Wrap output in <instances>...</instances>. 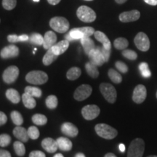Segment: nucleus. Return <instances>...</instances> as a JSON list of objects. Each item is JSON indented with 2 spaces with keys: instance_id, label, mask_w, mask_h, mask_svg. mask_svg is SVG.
I'll use <instances>...</instances> for the list:
<instances>
[{
  "instance_id": "f257e3e1",
  "label": "nucleus",
  "mask_w": 157,
  "mask_h": 157,
  "mask_svg": "<svg viewBox=\"0 0 157 157\" xmlns=\"http://www.w3.org/2000/svg\"><path fill=\"white\" fill-rule=\"evenodd\" d=\"M95 132L98 135L107 140H111L117 136L118 132L113 127L109 126L106 124H98L95 127Z\"/></svg>"
},
{
  "instance_id": "f03ea898",
  "label": "nucleus",
  "mask_w": 157,
  "mask_h": 157,
  "mask_svg": "<svg viewBox=\"0 0 157 157\" xmlns=\"http://www.w3.org/2000/svg\"><path fill=\"white\" fill-rule=\"evenodd\" d=\"M144 150V140L141 138L135 139L129 144L127 157H143Z\"/></svg>"
},
{
  "instance_id": "7ed1b4c3",
  "label": "nucleus",
  "mask_w": 157,
  "mask_h": 157,
  "mask_svg": "<svg viewBox=\"0 0 157 157\" xmlns=\"http://www.w3.org/2000/svg\"><path fill=\"white\" fill-rule=\"evenodd\" d=\"M76 15L78 19L85 23L93 22L96 19V13L95 11L85 5L80 6L78 7L76 11Z\"/></svg>"
},
{
  "instance_id": "20e7f679",
  "label": "nucleus",
  "mask_w": 157,
  "mask_h": 157,
  "mask_svg": "<svg viewBox=\"0 0 157 157\" xmlns=\"http://www.w3.org/2000/svg\"><path fill=\"white\" fill-rule=\"evenodd\" d=\"M25 80L32 84H43L48 80V76L42 71H32L25 76Z\"/></svg>"
},
{
  "instance_id": "39448f33",
  "label": "nucleus",
  "mask_w": 157,
  "mask_h": 157,
  "mask_svg": "<svg viewBox=\"0 0 157 157\" xmlns=\"http://www.w3.org/2000/svg\"><path fill=\"white\" fill-rule=\"evenodd\" d=\"M100 91L106 101L110 103H114L117 101V90L112 84L102 83L100 85Z\"/></svg>"
},
{
  "instance_id": "423d86ee",
  "label": "nucleus",
  "mask_w": 157,
  "mask_h": 157,
  "mask_svg": "<svg viewBox=\"0 0 157 157\" xmlns=\"http://www.w3.org/2000/svg\"><path fill=\"white\" fill-rule=\"evenodd\" d=\"M50 27L58 33H65L69 29V22L63 17H54L50 21Z\"/></svg>"
},
{
  "instance_id": "0eeeda50",
  "label": "nucleus",
  "mask_w": 157,
  "mask_h": 157,
  "mask_svg": "<svg viewBox=\"0 0 157 157\" xmlns=\"http://www.w3.org/2000/svg\"><path fill=\"white\" fill-rule=\"evenodd\" d=\"M134 42L137 48L143 52H146L150 48V40L148 36L143 32L138 33L135 36Z\"/></svg>"
},
{
  "instance_id": "6e6552de",
  "label": "nucleus",
  "mask_w": 157,
  "mask_h": 157,
  "mask_svg": "<svg viewBox=\"0 0 157 157\" xmlns=\"http://www.w3.org/2000/svg\"><path fill=\"white\" fill-rule=\"evenodd\" d=\"M91 86L89 84H82L76 88L74 94V98L78 101H82L89 98L92 93Z\"/></svg>"
},
{
  "instance_id": "1a4fd4ad",
  "label": "nucleus",
  "mask_w": 157,
  "mask_h": 157,
  "mask_svg": "<svg viewBox=\"0 0 157 157\" xmlns=\"http://www.w3.org/2000/svg\"><path fill=\"white\" fill-rule=\"evenodd\" d=\"M101 113V109L96 105H87L82 109V114L86 120H93Z\"/></svg>"
},
{
  "instance_id": "9d476101",
  "label": "nucleus",
  "mask_w": 157,
  "mask_h": 157,
  "mask_svg": "<svg viewBox=\"0 0 157 157\" xmlns=\"http://www.w3.org/2000/svg\"><path fill=\"white\" fill-rule=\"evenodd\" d=\"M19 76V68L15 66H11L7 68L2 74L4 82L7 84H12L16 81Z\"/></svg>"
},
{
  "instance_id": "9b49d317",
  "label": "nucleus",
  "mask_w": 157,
  "mask_h": 157,
  "mask_svg": "<svg viewBox=\"0 0 157 157\" xmlns=\"http://www.w3.org/2000/svg\"><path fill=\"white\" fill-rule=\"evenodd\" d=\"M147 96L146 87L143 84H138L134 89L132 94V101L137 104L142 103Z\"/></svg>"
},
{
  "instance_id": "f8f14e48",
  "label": "nucleus",
  "mask_w": 157,
  "mask_h": 157,
  "mask_svg": "<svg viewBox=\"0 0 157 157\" xmlns=\"http://www.w3.org/2000/svg\"><path fill=\"white\" fill-rule=\"evenodd\" d=\"M88 56H89L90 62L97 66H101L105 62L101 52V47H96L88 54Z\"/></svg>"
},
{
  "instance_id": "ddd939ff",
  "label": "nucleus",
  "mask_w": 157,
  "mask_h": 157,
  "mask_svg": "<svg viewBox=\"0 0 157 157\" xmlns=\"http://www.w3.org/2000/svg\"><path fill=\"white\" fill-rule=\"evenodd\" d=\"M140 13L138 10H134L124 12L119 15V20L122 23H129L136 21L140 18Z\"/></svg>"
},
{
  "instance_id": "4468645a",
  "label": "nucleus",
  "mask_w": 157,
  "mask_h": 157,
  "mask_svg": "<svg viewBox=\"0 0 157 157\" xmlns=\"http://www.w3.org/2000/svg\"><path fill=\"white\" fill-rule=\"evenodd\" d=\"M20 52L19 48H17L15 45L11 44L9 46L5 47L2 50H1V56L2 58L4 59H7V58H15V57L18 56Z\"/></svg>"
},
{
  "instance_id": "2eb2a0df",
  "label": "nucleus",
  "mask_w": 157,
  "mask_h": 157,
  "mask_svg": "<svg viewBox=\"0 0 157 157\" xmlns=\"http://www.w3.org/2000/svg\"><path fill=\"white\" fill-rule=\"evenodd\" d=\"M42 146L47 152L50 153V154H53L58 148L57 140H55L51 137L44 138L42 141Z\"/></svg>"
},
{
  "instance_id": "dca6fc26",
  "label": "nucleus",
  "mask_w": 157,
  "mask_h": 157,
  "mask_svg": "<svg viewBox=\"0 0 157 157\" xmlns=\"http://www.w3.org/2000/svg\"><path fill=\"white\" fill-rule=\"evenodd\" d=\"M57 41V36L56 34L52 31H47L44 36V43H43V48L46 50L53 47L56 44Z\"/></svg>"
},
{
  "instance_id": "f3484780",
  "label": "nucleus",
  "mask_w": 157,
  "mask_h": 157,
  "mask_svg": "<svg viewBox=\"0 0 157 157\" xmlns=\"http://www.w3.org/2000/svg\"><path fill=\"white\" fill-rule=\"evenodd\" d=\"M61 132L68 137H74L78 135V130L75 125L70 122H65L61 126Z\"/></svg>"
},
{
  "instance_id": "a211bd4d",
  "label": "nucleus",
  "mask_w": 157,
  "mask_h": 157,
  "mask_svg": "<svg viewBox=\"0 0 157 157\" xmlns=\"http://www.w3.org/2000/svg\"><path fill=\"white\" fill-rule=\"evenodd\" d=\"M13 135L16 138L23 143H26L30 138L28 134V129H25L24 127L21 126H17L13 129Z\"/></svg>"
},
{
  "instance_id": "6ab92c4d",
  "label": "nucleus",
  "mask_w": 157,
  "mask_h": 157,
  "mask_svg": "<svg viewBox=\"0 0 157 157\" xmlns=\"http://www.w3.org/2000/svg\"><path fill=\"white\" fill-rule=\"evenodd\" d=\"M68 47H69V42L65 39V40L60 41L55 44L53 47H52V49L55 54L57 56H60V55L63 54L68 50Z\"/></svg>"
},
{
  "instance_id": "aec40b11",
  "label": "nucleus",
  "mask_w": 157,
  "mask_h": 157,
  "mask_svg": "<svg viewBox=\"0 0 157 157\" xmlns=\"http://www.w3.org/2000/svg\"><path fill=\"white\" fill-rule=\"evenodd\" d=\"M95 38L97 39L98 42H101L103 44V47L107 50H111V43L110 42L109 38L106 36V35L103 32L100 31H96L94 34Z\"/></svg>"
},
{
  "instance_id": "412c9836",
  "label": "nucleus",
  "mask_w": 157,
  "mask_h": 157,
  "mask_svg": "<svg viewBox=\"0 0 157 157\" xmlns=\"http://www.w3.org/2000/svg\"><path fill=\"white\" fill-rule=\"evenodd\" d=\"M56 140L57 143H58V148L60 149L61 151H68L71 150L73 145H72L71 141L69 139L66 138V137H58Z\"/></svg>"
},
{
  "instance_id": "4be33fe9",
  "label": "nucleus",
  "mask_w": 157,
  "mask_h": 157,
  "mask_svg": "<svg viewBox=\"0 0 157 157\" xmlns=\"http://www.w3.org/2000/svg\"><path fill=\"white\" fill-rule=\"evenodd\" d=\"M82 47H83L84 51L86 54L88 55L93 49L95 48V43L93 39H90V37H84L80 39Z\"/></svg>"
},
{
  "instance_id": "5701e85b",
  "label": "nucleus",
  "mask_w": 157,
  "mask_h": 157,
  "mask_svg": "<svg viewBox=\"0 0 157 157\" xmlns=\"http://www.w3.org/2000/svg\"><path fill=\"white\" fill-rule=\"evenodd\" d=\"M22 101L23 104H24L25 107H26L27 109H32L36 107V101H35L34 97L31 96V95H29V93H25L24 94H23Z\"/></svg>"
},
{
  "instance_id": "b1692460",
  "label": "nucleus",
  "mask_w": 157,
  "mask_h": 157,
  "mask_svg": "<svg viewBox=\"0 0 157 157\" xmlns=\"http://www.w3.org/2000/svg\"><path fill=\"white\" fill-rule=\"evenodd\" d=\"M58 56L55 54L52 48H51L49 49V50H48V52H46V54L44 55V57H43V64H44V66H50V64H52V63L58 58Z\"/></svg>"
},
{
  "instance_id": "393cba45",
  "label": "nucleus",
  "mask_w": 157,
  "mask_h": 157,
  "mask_svg": "<svg viewBox=\"0 0 157 157\" xmlns=\"http://www.w3.org/2000/svg\"><path fill=\"white\" fill-rule=\"evenodd\" d=\"M6 97L13 103H18L21 101V96L18 92L15 89H8L6 92Z\"/></svg>"
},
{
  "instance_id": "a878e982",
  "label": "nucleus",
  "mask_w": 157,
  "mask_h": 157,
  "mask_svg": "<svg viewBox=\"0 0 157 157\" xmlns=\"http://www.w3.org/2000/svg\"><path fill=\"white\" fill-rule=\"evenodd\" d=\"M85 68L87 71V73L88 75L93 78H97L99 76V71H98L97 66L93 64V63L88 62L85 64Z\"/></svg>"
},
{
  "instance_id": "bb28decb",
  "label": "nucleus",
  "mask_w": 157,
  "mask_h": 157,
  "mask_svg": "<svg viewBox=\"0 0 157 157\" xmlns=\"http://www.w3.org/2000/svg\"><path fill=\"white\" fill-rule=\"evenodd\" d=\"M81 69L78 67H73L70 68L66 74V77L69 80H76L81 76Z\"/></svg>"
},
{
  "instance_id": "cd10ccee",
  "label": "nucleus",
  "mask_w": 157,
  "mask_h": 157,
  "mask_svg": "<svg viewBox=\"0 0 157 157\" xmlns=\"http://www.w3.org/2000/svg\"><path fill=\"white\" fill-rule=\"evenodd\" d=\"M108 75H109L110 79H111L113 83L119 84L122 82V76H121V74L118 71H117L113 69V68H111V69L109 70Z\"/></svg>"
},
{
  "instance_id": "c85d7f7f",
  "label": "nucleus",
  "mask_w": 157,
  "mask_h": 157,
  "mask_svg": "<svg viewBox=\"0 0 157 157\" xmlns=\"http://www.w3.org/2000/svg\"><path fill=\"white\" fill-rule=\"evenodd\" d=\"M115 48L117 50H125L129 45V42L127 39L123 38V37H119L115 39L114 42H113Z\"/></svg>"
},
{
  "instance_id": "c756f323",
  "label": "nucleus",
  "mask_w": 157,
  "mask_h": 157,
  "mask_svg": "<svg viewBox=\"0 0 157 157\" xmlns=\"http://www.w3.org/2000/svg\"><path fill=\"white\" fill-rule=\"evenodd\" d=\"M32 121L36 125H44L48 122V118L46 116L40 114V113H36L32 117Z\"/></svg>"
},
{
  "instance_id": "7c9ffc66",
  "label": "nucleus",
  "mask_w": 157,
  "mask_h": 157,
  "mask_svg": "<svg viewBox=\"0 0 157 157\" xmlns=\"http://www.w3.org/2000/svg\"><path fill=\"white\" fill-rule=\"evenodd\" d=\"M15 154L18 156H23L25 154V148L21 141H15L13 144Z\"/></svg>"
},
{
  "instance_id": "2f4dec72",
  "label": "nucleus",
  "mask_w": 157,
  "mask_h": 157,
  "mask_svg": "<svg viewBox=\"0 0 157 157\" xmlns=\"http://www.w3.org/2000/svg\"><path fill=\"white\" fill-rule=\"evenodd\" d=\"M58 98L56 95H49L45 100V103H46L47 107L50 109H56V107L58 106Z\"/></svg>"
},
{
  "instance_id": "473e14b6",
  "label": "nucleus",
  "mask_w": 157,
  "mask_h": 157,
  "mask_svg": "<svg viewBox=\"0 0 157 157\" xmlns=\"http://www.w3.org/2000/svg\"><path fill=\"white\" fill-rule=\"evenodd\" d=\"M25 93H29V95L35 98H40L42 95V92L39 88L27 86L25 88Z\"/></svg>"
},
{
  "instance_id": "72a5a7b5",
  "label": "nucleus",
  "mask_w": 157,
  "mask_h": 157,
  "mask_svg": "<svg viewBox=\"0 0 157 157\" xmlns=\"http://www.w3.org/2000/svg\"><path fill=\"white\" fill-rule=\"evenodd\" d=\"M29 42L36 45H43L44 37L38 33H34L29 37Z\"/></svg>"
},
{
  "instance_id": "f704fd0d",
  "label": "nucleus",
  "mask_w": 157,
  "mask_h": 157,
  "mask_svg": "<svg viewBox=\"0 0 157 157\" xmlns=\"http://www.w3.org/2000/svg\"><path fill=\"white\" fill-rule=\"evenodd\" d=\"M10 117L13 122L17 126H21L23 123V119L22 115L18 111H13V112L10 113Z\"/></svg>"
},
{
  "instance_id": "c9c22d12",
  "label": "nucleus",
  "mask_w": 157,
  "mask_h": 157,
  "mask_svg": "<svg viewBox=\"0 0 157 157\" xmlns=\"http://www.w3.org/2000/svg\"><path fill=\"white\" fill-rule=\"evenodd\" d=\"M139 69L140 71V73L142 76L145 78H148L151 76L150 70L148 68V64L147 63H141L139 65Z\"/></svg>"
},
{
  "instance_id": "e433bc0d",
  "label": "nucleus",
  "mask_w": 157,
  "mask_h": 157,
  "mask_svg": "<svg viewBox=\"0 0 157 157\" xmlns=\"http://www.w3.org/2000/svg\"><path fill=\"white\" fill-rule=\"evenodd\" d=\"M68 34L70 35V36L71 37L74 41L78 40V39H81L84 37V34H83V32H82V31L78 29V28L71 29Z\"/></svg>"
},
{
  "instance_id": "4c0bfd02",
  "label": "nucleus",
  "mask_w": 157,
  "mask_h": 157,
  "mask_svg": "<svg viewBox=\"0 0 157 157\" xmlns=\"http://www.w3.org/2000/svg\"><path fill=\"white\" fill-rule=\"evenodd\" d=\"M28 134L31 139H32V140H36L39 137V131L37 127L35 126H32L28 129Z\"/></svg>"
},
{
  "instance_id": "58836bf2",
  "label": "nucleus",
  "mask_w": 157,
  "mask_h": 157,
  "mask_svg": "<svg viewBox=\"0 0 157 157\" xmlns=\"http://www.w3.org/2000/svg\"><path fill=\"white\" fill-rule=\"evenodd\" d=\"M17 0H2L3 7L7 10H11L16 6Z\"/></svg>"
},
{
  "instance_id": "ea45409f",
  "label": "nucleus",
  "mask_w": 157,
  "mask_h": 157,
  "mask_svg": "<svg viewBox=\"0 0 157 157\" xmlns=\"http://www.w3.org/2000/svg\"><path fill=\"white\" fill-rule=\"evenodd\" d=\"M122 56L124 57V58H126L131 60H136L137 58V54L135 52V51L131 50H126V49L123 50Z\"/></svg>"
},
{
  "instance_id": "a19ab883",
  "label": "nucleus",
  "mask_w": 157,
  "mask_h": 157,
  "mask_svg": "<svg viewBox=\"0 0 157 157\" xmlns=\"http://www.w3.org/2000/svg\"><path fill=\"white\" fill-rule=\"evenodd\" d=\"M11 142V137L7 134H2L0 135V146L1 147L7 146Z\"/></svg>"
},
{
  "instance_id": "79ce46f5",
  "label": "nucleus",
  "mask_w": 157,
  "mask_h": 157,
  "mask_svg": "<svg viewBox=\"0 0 157 157\" xmlns=\"http://www.w3.org/2000/svg\"><path fill=\"white\" fill-rule=\"evenodd\" d=\"M78 29H79L82 32H83V34H84V37H90L92 35H94L95 32V29H94L93 27H80V28H78Z\"/></svg>"
},
{
  "instance_id": "37998d69",
  "label": "nucleus",
  "mask_w": 157,
  "mask_h": 157,
  "mask_svg": "<svg viewBox=\"0 0 157 157\" xmlns=\"http://www.w3.org/2000/svg\"><path fill=\"white\" fill-rule=\"evenodd\" d=\"M116 68H117V70L119 71H120L121 73L125 74L128 71V67L124 63L121 62V61H117L115 63Z\"/></svg>"
},
{
  "instance_id": "c03bdc74",
  "label": "nucleus",
  "mask_w": 157,
  "mask_h": 157,
  "mask_svg": "<svg viewBox=\"0 0 157 157\" xmlns=\"http://www.w3.org/2000/svg\"><path fill=\"white\" fill-rule=\"evenodd\" d=\"M101 50L102 53H103L104 59H105V61L108 62V61H109V60L110 56H111V50H107V49L103 48V47L101 48Z\"/></svg>"
},
{
  "instance_id": "a18cd8bd",
  "label": "nucleus",
  "mask_w": 157,
  "mask_h": 157,
  "mask_svg": "<svg viewBox=\"0 0 157 157\" xmlns=\"http://www.w3.org/2000/svg\"><path fill=\"white\" fill-rule=\"evenodd\" d=\"M7 40H8L9 42H11V43H15V42H21V41H20L19 36H17V35H15V34L9 35V36H7Z\"/></svg>"
},
{
  "instance_id": "49530a36",
  "label": "nucleus",
  "mask_w": 157,
  "mask_h": 157,
  "mask_svg": "<svg viewBox=\"0 0 157 157\" xmlns=\"http://www.w3.org/2000/svg\"><path fill=\"white\" fill-rule=\"evenodd\" d=\"M29 157H46L45 154L40 151H34L29 154Z\"/></svg>"
},
{
  "instance_id": "de8ad7c7",
  "label": "nucleus",
  "mask_w": 157,
  "mask_h": 157,
  "mask_svg": "<svg viewBox=\"0 0 157 157\" xmlns=\"http://www.w3.org/2000/svg\"><path fill=\"white\" fill-rule=\"evenodd\" d=\"M7 121V117L5 113L0 112V124L4 125Z\"/></svg>"
},
{
  "instance_id": "09e8293b",
  "label": "nucleus",
  "mask_w": 157,
  "mask_h": 157,
  "mask_svg": "<svg viewBox=\"0 0 157 157\" xmlns=\"http://www.w3.org/2000/svg\"><path fill=\"white\" fill-rule=\"evenodd\" d=\"M0 157H11V154L7 151L1 149V151H0Z\"/></svg>"
},
{
  "instance_id": "8fccbe9b",
  "label": "nucleus",
  "mask_w": 157,
  "mask_h": 157,
  "mask_svg": "<svg viewBox=\"0 0 157 157\" xmlns=\"http://www.w3.org/2000/svg\"><path fill=\"white\" fill-rule=\"evenodd\" d=\"M145 2H146L147 4L150 5H157V0H144Z\"/></svg>"
},
{
  "instance_id": "3c124183",
  "label": "nucleus",
  "mask_w": 157,
  "mask_h": 157,
  "mask_svg": "<svg viewBox=\"0 0 157 157\" xmlns=\"http://www.w3.org/2000/svg\"><path fill=\"white\" fill-rule=\"evenodd\" d=\"M48 2L49 4H50V5H58L59 2H60V0H48Z\"/></svg>"
},
{
  "instance_id": "603ef678",
  "label": "nucleus",
  "mask_w": 157,
  "mask_h": 157,
  "mask_svg": "<svg viewBox=\"0 0 157 157\" xmlns=\"http://www.w3.org/2000/svg\"><path fill=\"white\" fill-rule=\"evenodd\" d=\"M119 150H120V151L122 152V153L124 152L125 149H126V148H125V146L123 144V143H121V144H119Z\"/></svg>"
},
{
  "instance_id": "864d4df0",
  "label": "nucleus",
  "mask_w": 157,
  "mask_h": 157,
  "mask_svg": "<svg viewBox=\"0 0 157 157\" xmlns=\"http://www.w3.org/2000/svg\"><path fill=\"white\" fill-rule=\"evenodd\" d=\"M104 157H117V156H116L115 154H112V153H108V154L105 155V156Z\"/></svg>"
},
{
  "instance_id": "5fc2aeb1",
  "label": "nucleus",
  "mask_w": 157,
  "mask_h": 157,
  "mask_svg": "<svg viewBox=\"0 0 157 157\" xmlns=\"http://www.w3.org/2000/svg\"><path fill=\"white\" fill-rule=\"evenodd\" d=\"M116 2L118 3V4H123L124 2H126L127 0H115Z\"/></svg>"
},
{
  "instance_id": "6e6d98bb",
  "label": "nucleus",
  "mask_w": 157,
  "mask_h": 157,
  "mask_svg": "<svg viewBox=\"0 0 157 157\" xmlns=\"http://www.w3.org/2000/svg\"><path fill=\"white\" fill-rule=\"evenodd\" d=\"M75 157H85V156H84V154H82V153H78V154H76Z\"/></svg>"
},
{
  "instance_id": "4d7b16f0",
  "label": "nucleus",
  "mask_w": 157,
  "mask_h": 157,
  "mask_svg": "<svg viewBox=\"0 0 157 157\" xmlns=\"http://www.w3.org/2000/svg\"><path fill=\"white\" fill-rule=\"evenodd\" d=\"M54 157H64L61 154H57L54 156Z\"/></svg>"
},
{
  "instance_id": "13d9d810",
  "label": "nucleus",
  "mask_w": 157,
  "mask_h": 157,
  "mask_svg": "<svg viewBox=\"0 0 157 157\" xmlns=\"http://www.w3.org/2000/svg\"><path fill=\"white\" fill-rule=\"evenodd\" d=\"M147 157H157V156H154V155H151V156H148Z\"/></svg>"
},
{
  "instance_id": "bf43d9fd",
  "label": "nucleus",
  "mask_w": 157,
  "mask_h": 157,
  "mask_svg": "<svg viewBox=\"0 0 157 157\" xmlns=\"http://www.w3.org/2000/svg\"><path fill=\"white\" fill-rule=\"evenodd\" d=\"M34 2H39L40 1V0H34Z\"/></svg>"
},
{
  "instance_id": "052dcab7",
  "label": "nucleus",
  "mask_w": 157,
  "mask_h": 157,
  "mask_svg": "<svg viewBox=\"0 0 157 157\" xmlns=\"http://www.w3.org/2000/svg\"><path fill=\"white\" fill-rule=\"evenodd\" d=\"M85 1H93V0H85Z\"/></svg>"
},
{
  "instance_id": "680f3d73",
  "label": "nucleus",
  "mask_w": 157,
  "mask_h": 157,
  "mask_svg": "<svg viewBox=\"0 0 157 157\" xmlns=\"http://www.w3.org/2000/svg\"><path fill=\"white\" fill-rule=\"evenodd\" d=\"M156 98H157V92H156Z\"/></svg>"
}]
</instances>
